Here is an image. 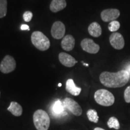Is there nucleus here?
<instances>
[{
  "mask_svg": "<svg viewBox=\"0 0 130 130\" xmlns=\"http://www.w3.org/2000/svg\"><path fill=\"white\" fill-rule=\"evenodd\" d=\"M87 116L90 122L94 123L98 122L99 116L98 115L97 111L95 110H89L87 112Z\"/></svg>",
  "mask_w": 130,
  "mask_h": 130,
  "instance_id": "a211bd4d",
  "label": "nucleus"
},
{
  "mask_svg": "<svg viewBox=\"0 0 130 130\" xmlns=\"http://www.w3.org/2000/svg\"><path fill=\"white\" fill-rule=\"evenodd\" d=\"M32 43L37 49L42 51L48 50L50 46V41L49 39L43 32L35 31L31 36Z\"/></svg>",
  "mask_w": 130,
  "mask_h": 130,
  "instance_id": "7ed1b4c3",
  "label": "nucleus"
},
{
  "mask_svg": "<svg viewBox=\"0 0 130 130\" xmlns=\"http://www.w3.org/2000/svg\"><path fill=\"white\" fill-rule=\"evenodd\" d=\"M83 63V64H84V65H85V66H89V64H86V63H84L83 62H82Z\"/></svg>",
  "mask_w": 130,
  "mask_h": 130,
  "instance_id": "bb28decb",
  "label": "nucleus"
},
{
  "mask_svg": "<svg viewBox=\"0 0 130 130\" xmlns=\"http://www.w3.org/2000/svg\"><path fill=\"white\" fill-rule=\"evenodd\" d=\"M124 70H125V71H126L128 72V74H129V79H130V62L128 63V64L126 65Z\"/></svg>",
  "mask_w": 130,
  "mask_h": 130,
  "instance_id": "b1692460",
  "label": "nucleus"
},
{
  "mask_svg": "<svg viewBox=\"0 0 130 130\" xmlns=\"http://www.w3.org/2000/svg\"><path fill=\"white\" fill-rule=\"evenodd\" d=\"M61 83L58 84V87H61Z\"/></svg>",
  "mask_w": 130,
  "mask_h": 130,
  "instance_id": "cd10ccee",
  "label": "nucleus"
},
{
  "mask_svg": "<svg viewBox=\"0 0 130 130\" xmlns=\"http://www.w3.org/2000/svg\"><path fill=\"white\" fill-rule=\"evenodd\" d=\"M66 5V0H53L50 4V9L51 12L57 13L64 9Z\"/></svg>",
  "mask_w": 130,
  "mask_h": 130,
  "instance_id": "2eb2a0df",
  "label": "nucleus"
},
{
  "mask_svg": "<svg viewBox=\"0 0 130 130\" xmlns=\"http://www.w3.org/2000/svg\"><path fill=\"white\" fill-rule=\"evenodd\" d=\"M66 90L74 96H78L81 92V89L75 85L72 79H69L66 81Z\"/></svg>",
  "mask_w": 130,
  "mask_h": 130,
  "instance_id": "4468645a",
  "label": "nucleus"
},
{
  "mask_svg": "<svg viewBox=\"0 0 130 130\" xmlns=\"http://www.w3.org/2000/svg\"><path fill=\"white\" fill-rule=\"evenodd\" d=\"M107 125L108 128H114L115 129H119L120 128V123L118 119L115 117H111L108 122H107Z\"/></svg>",
  "mask_w": 130,
  "mask_h": 130,
  "instance_id": "6ab92c4d",
  "label": "nucleus"
},
{
  "mask_svg": "<svg viewBox=\"0 0 130 130\" xmlns=\"http://www.w3.org/2000/svg\"><path fill=\"white\" fill-rule=\"evenodd\" d=\"M120 16V11L116 9L104 10L101 13V18L104 22H108L116 21Z\"/></svg>",
  "mask_w": 130,
  "mask_h": 130,
  "instance_id": "1a4fd4ad",
  "label": "nucleus"
},
{
  "mask_svg": "<svg viewBox=\"0 0 130 130\" xmlns=\"http://www.w3.org/2000/svg\"><path fill=\"white\" fill-rule=\"evenodd\" d=\"M124 99L126 102L130 103V86L126 87L124 92Z\"/></svg>",
  "mask_w": 130,
  "mask_h": 130,
  "instance_id": "4be33fe9",
  "label": "nucleus"
},
{
  "mask_svg": "<svg viewBox=\"0 0 130 130\" xmlns=\"http://www.w3.org/2000/svg\"><path fill=\"white\" fill-rule=\"evenodd\" d=\"M7 110L10 112L14 116H20L22 114V108L19 104L16 102H11L10 106L7 108Z\"/></svg>",
  "mask_w": 130,
  "mask_h": 130,
  "instance_id": "f3484780",
  "label": "nucleus"
},
{
  "mask_svg": "<svg viewBox=\"0 0 130 130\" xmlns=\"http://www.w3.org/2000/svg\"><path fill=\"white\" fill-rule=\"evenodd\" d=\"M110 43L113 48L116 50H122L125 46V40L121 33L114 32L109 37Z\"/></svg>",
  "mask_w": 130,
  "mask_h": 130,
  "instance_id": "6e6552de",
  "label": "nucleus"
},
{
  "mask_svg": "<svg viewBox=\"0 0 130 130\" xmlns=\"http://www.w3.org/2000/svg\"><path fill=\"white\" fill-rule=\"evenodd\" d=\"M32 18V12H30V11H27L23 14V18L25 22H30Z\"/></svg>",
  "mask_w": 130,
  "mask_h": 130,
  "instance_id": "5701e85b",
  "label": "nucleus"
},
{
  "mask_svg": "<svg viewBox=\"0 0 130 130\" xmlns=\"http://www.w3.org/2000/svg\"><path fill=\"white\" fill-rule=\"evenodd\" d=\"M81 46L84 51L90 54H96L100 50L98 45L95 43L92 39L86 38L81 42Z\"/></svg>",
  "mask_w": 130,
  "mask_h": 130,
  "instance_id": "0eeeda50",
  "label": "nucleus"
},
{
  "mask_svg": "<svg viewBox=\"0 0 130 130\" xmlns=\"http://www.w3.org/2000/svg\"><path fill=\"white\" fill-rule=\"evenodd\" d=\"M33 122L37 130H48L50 125V118L44 110H37L34 113Z\"/></svg>",
  "mask_w": 130,
  "mask_h": 130,
  "instance_id": "f03ea898",
  "label": "nucleus"
},
{
  "mask_svg": "<svg viewBox=\"0 0 130 130\" xmlns=\"http://www.w3.org/2000/svg\"><path fill=\"white\" fill-rule=\"evenodd\" d=\"M65 109L66 108L64 107V104L60 100L56 101L51 106L52 114L56 117L64 116L66 114Z\"/></svg>",
  "mask_w": 130,
  "mask_h": 130,
  "instance_id": "9b49d317",
  "label": "nucleus"
},
{
  "mask_svg": "<svg viewBox=\"0 0 130 130\" xmlns=\"http://www.w3.org/2000/svg\"><path fill=\"white\" fill-rule=\"evenodd\" d=\"M66 109L71 111L76 116H81L83 113L82 108L77 102L69 98H66L63 102Z\"/></svg>",
  "mask_w": 130,
  "mask_h": 130,
  "instance_id": "423d86ee",
  "label": "nucleus"
},
{
  "mask_svg": "<svg viewBox=\"0 0 130 130\" xmlns=\"http://www.w3.org/2000/svg\"><path fill=\"white\" fill-rule=\"evenodd\" d=\"M16 61L12 56H6L0 64V71L4 74H9L13 71L16 68Z\"/></svg>",
  "mask_w": 130,
  "mask_h": 130,
  "instance_id": "39448f33",
  "label": "nucleus"
},
{
  "mask_svg": "<svg viewBox=\"0 0 130 130\" xmlns=\"http://www.w3.org/2000/svg\"><path fill=\"white\" fill-rule=\"evenodd\" d=\"M101 83L105 87L110 88H118L123 87L129 80V74L125 70L123 69L117 72L105 71L100 75Z\"/></svg>",
  "mask_w": 130,
  "mask_h": 130,
  "instance_id": "f257e3e1",
  "label": "nucleus"
},
{
  "mask_svg": "<svg viewBox=\"0 0 130 130\" xmlns=\"http://www.w3.org/2000/svg\"><path fill=\"white\" fill-rule=\"evenodd\" d=\"M75 44L74 37L71 35H66L63 37L61 43V46L65 51H70L74 49Z\"/></svg>",
  "mask_w": 130,
  "mask_h": 130,
  "instance_id": "ddd939ff",
  "label": "nucleus"
},
{
  "mask_svg": "<svg viewBox=\"0 0 130 130\" xmlns=\"http://www.w3.org/2000/svg\"><path fill=\"white\" fill-rule=\"evenodd\" d=\"M93 130H105L104 129H103V128H99V127H96L95 128V129H94Z\"/></svg>",
  "mask_w": 130,
  "mask_h": 130,
  "instance_id": "a878e982",
  "label": "nucleus"
},
{
  "mask_svg": "<svg viewBox=\"0 0 130 130\" xmlns=\"http://www.w3.org/2000/svg\"><path fill=\"white\" fill-rule=\"evenodd\" d=\"M95 101L102 106H111L115 102V96L111 92L105 89H100L96 91L94 95Z\"/></svg>",
  "mask_w": 130,
  "mask_h": 130,
  "instance_id": "20e7f679",
  "label": "nucleus"
},
{
  "mask_svg": "<svg viewBox=\"0 0 130 130\" xmlns=\"http://www.w3.org/2000/svg\"><path fill=\"white\" fill-rule=\"evenodd\" d=\"M21 29L22 30H30V28H29V26L26 25V24H23V25H21Z\"/></svg>",
  "mask_w": 130,
  "mask_h": 130,
  "instance_id": "393cba45",
  "label": "nucleus"
},
{
  "mask_svg": "<svg viewBox=\"0 0 130 130\" xmlns=\"http://www.w3.org/2000/svg\"><path fill=\"white\" fill-rule=\"evenodd\" d=\"M121 24L118 21H113L108 24V30L111 32H116L120 28Z\"/></svg>",
  "mask_w": 130,
  "mask_h": 130,
  "instance_id": "412c9836",
  "label": "nucleus"
},
{
  "mask_svg": "<svg viewBox=\"0 0 130 130\" xmlns=\"http://www.w3.org/2000/svg\"><path fill=\"white\" fill-rule=\"evenodd\" d=\"M58 58L60 62L66 67H73L77 63V61L72 56L65 53H60Z\"/></svg>",
  "mask_w": 130,
  "mask_h": 130,
  "instance_id": "f8f14e48",
  "label": "nucleus"
},
{
  "mask_svg": "<svg viewBox=\"0 0 130 130\" xmlns=\"http://www.w3.org/2000/svg\"><path fill=\"white\" fill-rule=\"evenodd\" d=\"M88 31L90 35L95 37H100L102 34V28L98 22H94L90 24L88 27Z\"/></svg>",
  "mask_w": 130,
  "mask_h": 130,
  "instance_id": "dca6fc26",
  "label": "nucleus"
},
{
  "mask_svg": "<svg viewBox=\"0 0 130 130\" xmlns=\"http://www.w3.org/2000/svg\"><path fill=\"white\" fill-rule=\"evenodd\" d=\"M7 0H0V18L4 17L7 14Z\"/></svg>",
  "mask_w": 130,
  "mask_h": 130,
  "instance_id": "aec40b11",
  "label": "nucleus"
},
{
  "mask_svg": "<svg viewBox=\"0 0 130 130\" xmlns=\"http://www.w3.org/2000/svg\"><path fill=\"white\" fill-rule=\"evenodd\" d=\"M66 28L63 22L60 21H56L53 24L51 27V35L54 39H60L64 37Z\"/></svg>",
  "mask_w": 130,
  "mask_h": 130,
  "instance_id": "9d476101",
  "label": "nucleus"
}]
</instances>
